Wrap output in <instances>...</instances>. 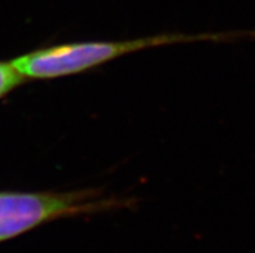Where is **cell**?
<instances>
[{"label":"cell","instance_id":"cell-1","mask_svg":"<svg viewBox=\"0 0 255 253\" xmlns=\"http://www.w3.org/2000/svg\"><path fill=\"white\" fill-rule=\"evenodd\" d=\"M215 35H183L165 34L122 42H82L38 49L14 58L10 64L19 74L30 79H52L66 77L96 68L121 56L141 49L174 44V43L204 40Z\"/></svg>","mask_w":255,"mask_h":253},{"label":"cell","instance_id":"cell-3","mask_svg":"<svg viewBox=\"0 0 255 253\" xmlns=\"http://www.w3.org/2000/svg\"><path fill=\"white\" fill-rule=\"evenodd\" d=\"M26 78L21 75L10 62H0V98L22 84Z\"/></svg>","mask_w":255,"mask_h":253},{"label":"cell","instance_id":"cell-2","mask_svg":"<svg viewBox=\"0 0 255 253\" xmlns=\"http://www.w3.org/2000/svg\"><path fill=\"white\" fill-rule=\"evenodd\" d=\"M96 208L83 192L0 191V242L58 217Z\"/></svg>","mask_w":255,"mask_h":253}]
</instances>
